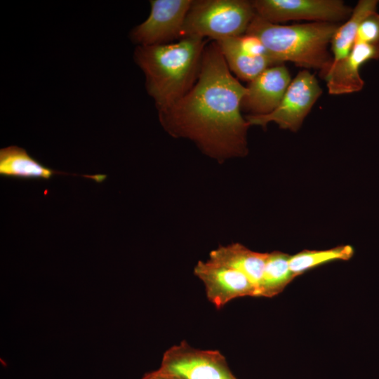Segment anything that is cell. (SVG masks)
<instances>
[{
    "mask_svg": "<svg viewBox=\"0 0 379 379\" xmlns=\"http://www.w3.org/2000/svg\"><path fill=\"white\" fill-rule=\"evenodd\" d=\"M159 369L176 379H237L220 351L196 348L185 340L164 352Z\"/></svg>",
    "mask_w": 379,
    "mask_h": 379,
    "instance_id": "5",
    "label": "cell"
},
{
    "mask_svg": "<svg viewBox=\"0 0 379 379\" xmlns=\"http://www.w3.org/2000/svg\"><path fill=\"white\" fill-rule=\"evenodd\" d=\"M338 27L321 22L280 25L255 13L246 34L257 36L278 63L292 62L300 67L317 69L324 77L333 60L328 46Z\"/></svg>",
    "mask_w": 379,
    "mask_h": 379,
    "instance_id": "3",
    "label": "cell"
},
{
    "mask_svg": "<svg viewBox=\"0 0 379 379\" xmlns=\"http://www.w3.org/2000/svg\"><path fill=\"white\" fill-rule=\"evenodd\" d=\"M378 59L379 46L354 44L349 55L331 65L323 77L328 93L343 95L361 91L364 85L359 74L361 66L370 60Z\"/></svg>",
    "mask_w": 379,
    "mask_h": 379,
    "instance_id": "12",
    "label": "cell"
},
{
    "mask_svg": "<svg viewBox=\"0 0 379 379\" xmlns=\"http://www.w3.org/2000/svg\"><path fill=\"white\" fill-rule=\"evenodd\" d=\"M255 15L252 1L195 0L184 23L181 38L206 37L215 41L245 34Z\"/></svg>",
    "mask_w": 379,
    "mask_h": 379,
    "instance_id": "4",
    "label": "cell"
},
{
    "mask_svg": "<svg viewBox=\"0 0 379 379\" xmlns=\"http://www.w3.org/2000/svg\"><path fill=\"white\" fill-rule=\"evenodd\" d=\"M246 93L230 70L216 42L205 47L192 88L168 109L159 112L164 128L174 138L193 141L217 161L246 156L251 126L241 115Z\"/></svg>",
    "mask_w": 379,
    "mask_h": 379,
    "instance_id": "1",
    "label": "cell"
},
{
    "mask_svg": "<svg viewBox=\"0 0 379 379\" xmlns=\"http://www.w3.org/2000/svg\"><path fill=\"white\" fill-rule=\"evenodd\" d=\"M193 0H152L148 18L131 33L132 41L142 46L171 43L181 39Z\"/></svg>",
    "mask_w": 379,
    "mask_h": 379,
    "instance_id": "8",
    "label": "cell"
},
{
    "mask_svg": "<svg viewBox=\"0 0 379 379\" xmlns=\"http://www.w3.org/2000/svg\"><path fill=\"white\" fill-rule=\"evenodd\" d=\"M194 274L203 283L207 299L217 309L238 298L258 297L257 288L244 274L211 259L199 261Z\"/></svg>",
    "mask_w": 379,
    "mask_h": 379,
    "instance_id": "9",
    "label": "cell"
},
{
    "mask_svg": "<svg viewBox=\"0 0 379 379\" xmlns=\"http://www.w3.org/2000/svg\"><path fill=\"white\" fill-rule=\"evenodd\" d=\"M204 39L186 36L177 42L138 46L134 58L146 77V88L158 112L182 98L195 84L206 47Z\"/></svg>",
    "mask_w": 379,
    "mask_h": 379,
    "instance_id": "2",
    "label": "cell"
},
{
    "mask_svg": "<svg viewBox=\"0 0 379 379\" xmlns=\"http://www.w3.org/2000/svg\"><path fill=\"white\" fill-rule=\"evenodd\" d=\"M0 175L4 178L18 180L51 179L54 175H73L101 183L107 178L106 175H79L55 171L46 166L30 156L20 147L12 145L0 150Z\"/></svg>",
    "mask_w": 379,
    "mask_h": 379,
    "instance_id": "13",
    "label": "cell"
},
{
    "mask_svg": "<svg viewBox=\"0 0 379 379\" xmlns=\"http://www.w3.org/2000/svg\"><path fill=\"white\" fill-rule=\"evenodd\" d=\"M215 42L231 72L242 80L250 82L268 67L280 65L254 35L245 34Z\"/></svg>",
    "mask_w": 379,
    "mask_h": 379,
    "instance_id": "10",
    "label": "cell"
},
{
    "mask_svg": "<svg viewBox=\"0 0 379 379\" xmlns=\"http://www.w3.org/2000/svg\"><path fill=\"white\" fill-rule=\"evenodd\" d=\"M379 46V14L373 12L362 20L357 29L354 44Z\"/></svg>",
    "mask_w": 379,
    "mask_h": 379,
    "instance_id": "18",
    "label": "cell"
},
{
    "mask_svg": "<svg viewBox=\"0 0 379 379\" xmlns=\"http://www.w3.org/2000/svg\"><path fill=\"white\" fill-rule=\"evenodd\" d=\"M268 253L252 251L239 243L220 246L211 251L209 259L230 266L244 274L257 288L262 279Z\"/></svg>",
    "mask_w": 379,
    "mask_h": 379,
    "instance_id": "14",
    "label": "cell"
},
{
    "mask_svg": "<svg viewBox=\"0 0 379 379\" xmlns=\"http://www.w3.org/2000/svg\"><path fill=\"white\" fill-rule=\"evenodd\" d=\"M140 379H176L162 371L159 368L146 373Z\"/></svg>",
    "mask_w": 379,
    "mask_h": 379,
    "instance_id": "19",
    "label": "cell"
},
{
    "mask_svg": "<svg viewBox=\"0 0 379 379\" xmlns=\"http://www.w3.org/2000/svg\"><path fill=\"white\" fill-rule=\"evenodd\" d=\"M255 13L274 24L289 20L331 22L349 18L350 7L340 0H255Z\"/></svg>",
    "mask_w": 379,
    "mask_h": 379,
    "instance_id": "7",
    "label": "cell"
},
{
    "mask_svg": "<svg viewBox=\"0 0 379 379\" xmlns=\"http://www.w3.org/2000/svg\"><path fill=\"white\" fill-rule=\"evenodd\" d=\"M377 4L376 0H360L347 21L338 27L331 41L333 53L331 65L349 55L354 44L359 24L364 18L376 11Z\"/></svg>",
    "mask_w": 379,
    "mask_h": 379,
    "instance_id": "15",
    "label": "cell"
},
{
    "mask_svg": "<svg viewBox=\"0 0 379 379\" xmlns=\"http://www.w3.org/2000/svg\"><path fill=\"white\" fill-rule=\"evenodd\" d=\"M290 255L281 251L268 253L259 297L277 295L295 278L290 268Z\"/></svg>",
    "mask_w": 379,
    "mask_h": 379,
    "instance_id": "16",
    "label": "cell"
},
{
    "mask_svg": "<svg viewBox=\"0 0 379 379\" xmlns=\"http://www.w3.org/2000/svg\"><path fill=\"white\" fill-rule=\"evenodd\" d=\"M354 255L350 245L338 246L326 250H303L291 255L290 268L296 277L307 270L335 260H347Z\"/></svg>",
    "mask_w": 379,
    "mask_h": 379,
    "instance_id": "17",
    "label": "cell"
},
{
    "mask_svg": "<svg viewBox=\"0 0 379 379\" xmlns=\"http://www.w3.org/2000/svg\"><path fill=\"white\" fill-rule=\"evenodd\" d=\"M291 81L284 64L268 67L248 82L241 101V110L249 115L271 113L281 102Z\"/></svg>",
    "mask_w": 379,
    "mask_h": 379,
    "instance_id": "11",
    "label": "cell"
},
{
    "mask_svg": "<svg viewBox=\"0 0 379 379\" xmlns=\"http://www.w3.org/2000/svg\"><path fill=\"white\" fill-rule=\"evenodd\" d=\"M322 93L315 76L307 70L298 72L289 84L281 102L271 113L245 117L250 126L266 127L276 123L281 128L296 132Z\"/></svg>",
    "mask_w": 379,
    "mask_h": 379,
    "instance_id": "6",
    "label": "cell"
}]
</instances>
